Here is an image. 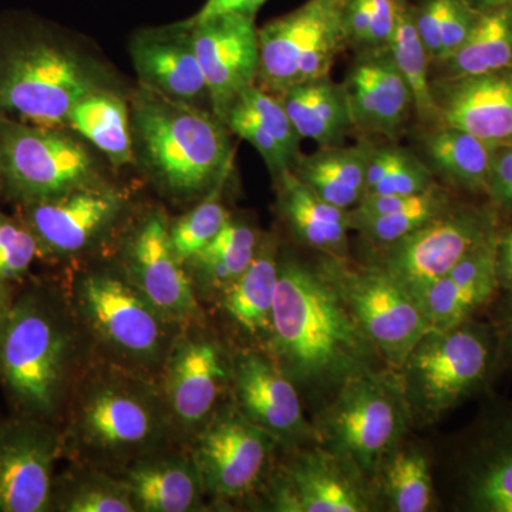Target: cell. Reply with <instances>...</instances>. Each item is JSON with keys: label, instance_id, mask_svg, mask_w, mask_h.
Returning a JSON list of instances; mask_svg holds the SVG:
<instances>
[{"label": "cell", "instance_id": "6da1fadb", "mask_svg": "<svg viewBox=\"0 0 512 512\" xmlns=\"http://www.w3.org/2000/svg\"><path fill=\"white\" fill-rule=\"evenodd\" d=\"M271 349L292 382L305 387H342L372 372L380 357L359 328L326 268L279 259L272 309Z\"/></svg>", "mask_w": 512, "mask_h": 512}, {"label": "cell", "instance_id": "7a4b0ae2", "mask_svg": "<svg viewBox=\"0 0 512 512\" xmlns=\"http://www.w3.org/2000/svg\"><path fill=\"white\" fill-rule=\"evenodd\" d=\"M119 90L113 70L76 37L26 13L0 18V116L66 127L74 104Z\"/></svg>", "mask_w": 512, "mask_h": 512}, {"label": "cell", "instance_id": "3957f363", "mask_svg": "<svg viewBox=\"0 0 512 512\" xmlns=\"http://www.w3.org/2000/svg\"><path fill=\"white\" fill-rule=\"evenodd\" d=\"M134 163L165 194L207 197L234 160L229 128L212 111L138 86L130 101Z\"/></svg>", "mask_w": 512, "mask_h": 512}, {"label": "cell", "instance_id": "277c9868", "mask_svg": "<svg viewBox=\"0 0 512 512\" xmlns=\"http://www.w3.org/2000/svg\"><path fill=\"white\" fill-rule=\"evenodd\" d=\"M42 289L13 301L0 330V383L19 413L50 421L62 402L72 338Z\"/></svg>", "mask_w": 512, "mask_h": 512}, {"label": "cell", "instance_id": "5b68a950", "mask_svg": "<svg viewBox=\"0 0 512 512\" xmlns=\"http://www.w3.org/2000/svg\"><path fill=\"white\" fill-rule=\"evenodd\" d=\"M409 420L402 377L372 370L340 387L318 427L325 450L369 474L392 453Z\"/></svg>", "mask_w": 512, "mask_h": 512}, {"label": "cell", "instance_id": "8992f818", "mask_svg": "<svg viewBox=\"0 0 512 512\" xmlns=\"http://www.w3.org/2000/svg\"><path fill=\"white\" fill-rule=\"evenodd\" d=\"M494 362L488 329L468 322L448 330H431L417 343L402 369L410 416L434 421L476 392Z\"/></svg>", "mask_w": 512, "mask_h": 512}, {"label": "cell", "instance_id": "52a82bcc", "mask_svg": "<svg viewBox=\"0 0 512 512\" xmlns=\"http://www.w3.org/2000/svg\"><path fill=\"white\" fill-rule=\"evenodd\" d=\"M100 174L92 153L64 127L0 116L3 195L19 205L101 184Z\"/></svg>", "mask_w": 512, "mask_h": 512}, {"label": "cell", "instance_id": "ba28073f", "mask_svg": "<svg viewBox=\"0 0 512 512\" xmlns=\"http://www.w3.org/2000/svg\"><path fill=\"white\" fill-rule=\"evenodd\" d=\"M348 0H308L259 28L256 84L274 96L298 84L330 76L348 49L343 12Z\"/></svg>", "mask_w": 512, "mask_h": 512}, {"label": "cell", "instance_id": "9c48e42d", "mask_svg": "<svg viewBox=\"0 0 512 512\" xmlns=\"http://www.w3.org/2000/svg\"><path fill=\"white\" fill-rule=\"evenodd\" d=\"M325 265L359 328L399 372L417 343L434 330L413 293L376 265L355 268L329 256Z\"/></svg>", "mask_w": 512, "mask_h": 512}, {"label": "cell", "instance_id": "30bf717a", "mask_svg": "<svg viewBox=\"0 0 512 512\" xmlns=\"http://www.w3.org/2000/svg\"><path fill=\"white\" fill-rule=\"evenodd\" d=\"M501 229L500 211L491 202L456 201L412 234L380 247L382 255L376 266L414 292L448 274Z\"/></svg>", "mask_w": 512, "mask_h": 512}, {"label": "cell", "instance_id": "8fae6325", "mask_svg": "<svg viewBox=\"0 0 512 512\" xmlns=\"http://www.w3.org/2000/svg\"><path fill=\"white\" fill-rule=\"evenodd\" d=\"M77 302L90 329L117 355L141 363L163 355L171 322L130 279L92 272L80 281Z\"/></svg>", "mask_w": 512, "mask_h": 512}, {"label": "cell", "instance_id": "7c38bea8", "mask_svg": "<svg viewBox=\"0 0 512 512\" xmlns=\"http://www.w3.org/2000/svg\"><path fill=\"white\" fill-rule=\"evenodd\" d=\"M161 430L156 399L144 387L119 377L90 384L74 413V436L106 457L137 453L154 443Z\"/></svg>", "mask_w": 512, "mask_h": 512}, {"label": "cell", "instance_id": "4fadbf2b", "mask_svg": "<svg viewBox=\"0 0 512 512\" xmlns=\"http://www.w3.org/2000/svg\"><path fill=\"white\" fill-rule=\"evenodd\" d=\"M62 448L47 420L22 413L0 419V512L53 507V473Z\"/></svg>", "mask_w": 512, "mask_h": 512}, {"label": "cell", "instance_id": "5bb4252c", "mask_svg": "<svg viewBox=\"0 0 512 512\" xmlns=\"http://www.w3.org/2000/svg\"><path fill=\"white\" fill-rule=\"evenodd\" d=\"M124 205L123 194L101 183L20 204L19 217L35 234L42 255L72 256L103 237L119 220Z\"/></svg>", "mask_w": 512, "mask_h": 512}, {"label": "cell", "instance_id": "9a60e30c", "mask_svg": "<svg viewBox=\"0 0 512 512\" xmlns=\"http://www.w3.org/2000/svg\"><path fill=\"white\" fill-rule=\"evenodd\" d=\"M187 22L194 33L212 113L224 121L239 94L258 80L259 28L255 16L231 13Z\"/></svg>", "mask_w": 512, "mask_h": 512}, {"label": "cell", "instance_id": "2e32d148", "mask_svg": "<svg viewBox=\"0 0 512 512\" xmlns=\"http://www.w3.org/2000/svg\"><path fill=\"white\" fill-rule=\"evenodd\" d=\"M272 439L239 410L215 417L192 458L204 488L225 498L249 493L264 473Z\"/></svg>", "mask_w": 512, "mask_h": 512}, {"label": "cell", "instance_id": "e0dca14e", "mask_svg": "<svg viewBox=\"0 0 512 512\" xmlns=\"http://www.w3.org/2000/svg\"><path fill=\"white\" fill-rule=\"evenodd\" d=\"M127 278L171 323H191L200 318L190 275L175 254L170 224L163 212L141 222L128 242Z\"/></svg>", "mask_w": 512, "mask_h": 512}, {"label": "cell", "instance_id": "ac0fdd59", "mask_svg": "<svg viewBox=\"0 0 512 512\" xmlns=\"http://www.w3.org/2000/svg\"><path fill=\"white\" fill-rule=\"evenodd\" d=\"M343 86L355 130L399 140L412 120L414 100L387 47L356 53Z\"/></svg>", "mask_w": 512, "mask_h": 512}, {"label": "cell", "instance_id": "d6986e66", "mask_svg": "<svg viewBox=\"0 0 512 512\" xmlns=\"http://www.w3.org/2000/svg\"><path fill=\"white\" fill-rule=\"evenodd\" d=\"M431 87L440 124L461 128L493 146H512V67L433 79Z\"/></svg>", "mask_w": 512, "mask_h": 512}, {"label": "cell", "instance_id": "ffe728a7", "mask_svg": "<svg viewBox=\"0 0 512 512\" xmlns=\"http://www.w3.org/2000/svg\"><path fill=\"white\" fill-rule=\"evenodd\" d=\"M360 471L328 450L303 454L276 484V511L365 512L369 497L359 483Z\"/></svg>", "mask_w": 512, "mask_h": 512}, {"label": "cell", "instance_id": "44dd1931", "mask_svg": "<svg viewBox=\"0 0 512 512\" xmlns=\"http://www.w3.org/2000/svg\"><path fill=\"white\" fill-rule=\"evenodd\" d=\"M130 55L141 86L197 106L208 99L194 33L187 20L140 30L131 39Z\"/></svg>", "mask_w": 512, "mask_h": 512}, {"label": "cell", "instance_id": "7402d4cb", "mask_svg": "<svg viewBox=\"0 0 512 512\" xmlns=\"http://www.w3.org/2000/svg\"><path fill=\"white\" fill-rule=\"evenodd\" d=\"M232 382L239 412L274 439H298L308 433L298 390L274 357L241 353Z\"/></svg>", "mask_w": 512, "mask_h": 512}, {"label": "cell", "instance_id": "603a6c76", "mask_svg": "<svg viewBox=\"0 0 512 512\" xmlns=\"http://www.w3.org/2000/svg\"><path fill=\"white\" fill-rule=\"evenodd\" d=\"M498 235L471 251L448 274L412 292L434 329L463 325L494 298L500 289Z\"/></svg>", "mask_w": 512, "mask_h": 512}, {"label": "cell", "instance_id": "cb8c5ba5", "mask_svg": "<svg viewBox=\"0 0 512 512\" xmlns=\"http://www.w3.org/2000/svg\"><path fill=\"white\" fill-rule=\"evenodd\" d=\"M227 379L221 348L204 336L175 343L168 357L165 397L175 419L194 426L210 416Z\"/></svg>", "mask_w": 512, "mask_h": 512}, {"label": "cell", "instance_id": "d4e9b609", "mask_svg": "<svg viewBox=\"0 0 512 512\" xmlns=\"http://www.w3.org/2000/svg\"><path fill=\"white\" fill-rule=\"evenodd\" d=\"M231 133L258 151L272 178L292 171L301 157L298 131L281 101L258 84L239 94L224 120Z\"/></svg>", "mask_w": 512, "mask_h": 512}, {"label": "cell", "instance_id": "484cf974", "mask_svg": "<svg viewBox=\"0 0 512 512\" xmlns=\"http://www.w3.org/2000/svg\"><path fill=\"white\" fill-rule=\"evenodd\" d=\"M274 183L278 210L295 237L329 258L348 259L350 211L320 198L293 171Z\"/></svg>", "mask_w": 512, "mask_h": 512}, {"label": "cell", "instance_id": "4316f807", "mask_svg": "<svg viewBox=\"0 0 512 512\" xmlns=\"http://www.w3.org/2000/svg\"><path fill=\"white\" fill-rule=\"evenodd\" d=\"M419 156L450 190L487 195L494 146L461 128L436 124L421 128Z\"/></svg>", "mask_w": 512, "mask_h": 512}, {"label": "cell", "instance_id": "83f0119b", "mask_svg": "<svg viewBox=\"0 0 512 512\" xmlns=\"http://www.w3.org/2000/svg\"><path fill=\"white\" fill-rule=\"evenodd\" d=\"M278 99L299 136L319 147L343 146L355 130L345 86L330 76L298 84Z\"/></svg>", "mask_w": 512, "mask_h": 512}, {"label": "cell", "instance_id": "f1b7e54d", "mask_svg": "<svg viewBox=\"0 0 512 512\" xmlns=\"http://www.w3.org/2000/svg\"><path fill=\"white\" fill-rule=\"evenodd\" d=\"M134 507L146 512L194 511L202 485L194 460L181 457L147 458L127 471Z\"/></svg>", "mask_w": 512, "mask_h": 512}, {"label": "cell", "instance_id": "f546056e", "mask_svg": "<svg viewBox=\"0 0 512 512\" xmlns=\"http://www.w3.org/2000/svg\"><path fill=\"white\" fill-rule=\"evenodd\" d=\"M367 153L365 140L356 146L319 147L301 154L293 174L323 200L352 210L366 194Z\"/></svg>", "mask_w": 512, "mask_h": 512}, {"label": "cell", "instance_id": "4dcf8cb0", "mask_svg": "<svg viewBox=\"0 0 512 512\" xmlns=\"http://www.w3.org/2000/svg\"><path fill=\"white\" fill-rule=\"evenodd\" d=\"M278 271L275 242H259L247 271L224 289L222 308L249 335H271Z\"/></svg>", "mask_w": 512, "mask_h": 512}, {"label": "cell", "instance_id": "1f68e13d", "mask_svg": "<svg viewBox=\"0 0 512 512\" xmlns=\"http://www.w3.org/2000/svg\"><path fill=\"white\" fill-rule=\"evenodd\" d=\"M66 127L86 138L116 167L134 163L130 104L119 90L84 97L70 110Z\"/></svg>", "mask_w": 512, "mask_h": 512}, {"label": "cell", "instance_id": "d6a6232c", "mask_svg": "<svg viewBox=\"0 0 512 512\" xmlns=\"http://www.w3.org/2000/svg\"><path fill=\"white\" fill-rule=\"evenodd\" d=\"M512 67V2L483 13L471 35L447 59L431 64V79H457Z\"/></svg>", "mask_w": 512, "mask_h": 512}, {"label": "cell", "instance_id": "836d02e7", "mask_svg": "<svg viewBox=\"0 0 512 512\" xmlns=\"http://www.w3.org/2000/svg\"><path fill=\"white\" fill-rule=\"evenodd\" d=\"M387 49L412 90L414 114L420 128L440 124L431 87V59L417 32L410 0H396L393 32Z\"/></svg>", "mask_w": 512, "mask_h": 512}, {"label": "cell", "instance_id": "e575fe53", "mask_svg": "<svg viewBox=\"0 0 512 512\" xmlns=\"http://www.w3.org/2000/svg\"><path fill=\"white\" fill-rule=\"evenodd\" d=\"M478 511L512 512V413L484 437L468 478Z\"/></svg>", "mask_w": 512, "mask_h": 512}, {"label": "cell", "instance_id": "d590c367", "mask_svg": "<svg viewBox=\"0 0 512 512\" xmlns=\"http://www.w3.org/2000/svg\"><path fill=\"white\" fill-rule=\"evenodd\" d=\"M363 140L367 153L366 194L414 195L439 183L429 165L410 148L392 140L386 143Z\"/></svg>", "mask_w": 512, "mask_h": 512}, {"label": "cell", "instance_id": "8d00e7d4", "mask_svg": "<svg viewBox=\"0 0 512 512\" xmlns=\"http://www.w3.org/2000/svg\"><path fill=\"white\" fill-rule=\"evenodd\" d=\"M412 5L414 23L431 64L460 49L483 16L468 0H416Z\"/></svg>", "mask_w": 512, "mask_h": 512}, {"label": "cell", "instance_id": "74e56055", "mask_svg": "<svg viewBox=\"0 0 512 512\" xmlns=\"http://www.w3.org/2000/svg\"><path fill=\"white\" fill-rule=\"evenodd\" d=\"M453 190L441 183L433 185L429 190L420 192L410 204L402 210L376 217H353L350 215L352 229L362 237L379 247L393 244L424 224L439 217L454 204Z\"/></svg>", "mask_w": 512, "mask_h": 512}, {"label": "cell", "instance_id": "f35d334b", "mask_svg": "<svg viewBox=\"0 0 512 512\" xmlns=\"http://www.w3.org/2000/svg\"><path fill=\"white\" fill-rule=\"evenodd\" d=\"M258 245L254 229L228 218L210 244L188 262L194 264L205 281L225 289L247 271Z\"/></svg>", "mask_w": 512, "mask_h": 512}, {"label": "cell", "instance_id": "ab89813d", "mask_svg": "<svg viewBox=\"0 0 512 512\" xmlns=\"http://www.w3.org/2000/svg\"><path fill=\"white\" fill-rule=\"evenodd\" d=\"M384 491L394 511L424 512L433 500L429 461L420 451H396L384 463Z\"/></svg>", "mask_w": 512, "mask_h": 512}, {"label": "cell", "instance_id": "60d3db41", "mask_svg": "<svg viewBox=\"0 0 512 512\" xmlns=\"http://www.w3.org/2000/svg\"><path fill=\"white\" fill-rule=\"evenodd\" d=\"M57 510L66 512H133V498L124 481L103 474L74 478L53 495Z\"/></svg>", "mask_w": 512, "mask_h": 512}, {"label": "cell", "instance_id": "b9f144b4", "mask_svg": "<svg viewBox=\"0 0 512 512\" xmlns=\"http://www.w3.org/2000/svg\"><path fill=\"white\" fill-rule=\"evenodd\" d=\"M396 0H348L343 12L346 43L356 53L389 45Z\"/></svg>", "mask_w": 512, "mask_h": 512}, {"label": "cell", "instance_id": "7bdbcfd3", "mask_svg": "<svg viewBox=\"0 0 512 512\" xmlns=\"http://www.w3.org/2000/svg\"><path fill=\"white\" fill-rule=\"evenodd\" d=\"M221 188L212 191L194 210L170 225L171 244L181 261H190L207 247L228 221V212L220 200Z\"/></svg>", "mask_w": 512, "mask_h": 512}, {"label": "cell", "instance_id": "ee69618b", "mask_svg": "<svg viewBox=\"0 0 512 512\" xmlns=\"http://www.w3.org/2000/svg\"><path fill=\"white\" fill-rule=\"evenodd\" d=\"M39 255L42 249L26 222L0 211V281H19Z\"/></svg>", "mask_w": 512, "mask_h": 512}, {"label": "cell", "instance_id": "f6af8a7d", "mask_svg": "<svg viewBox=\"0 0 512 512\" xmlns=\"http://www.w3.org/2000/svg\"><path fill=\"white\" fill-rule=\"evenodd\" d=\"M487 197L500 212L512 214V146H494Z\"/></svg>", "mask_w": 512, "mask_h": 512}, {"label": "cell", "instance_id": "bcb514c9", "mask_svg": "<svg viewBox=\"0 0 512 512\" xmlns=\"http://www.w3.org/2000/svg\"><path fill=\"white\" fill-rule=\"evenodd\" d=\"M268 0H207L197 15L190 18L191 22H202V20L215 18L220 15L256 16L258 10L265 5Z\"/></svg>", "mask_w": 512, "mask_h": 512}, {"label": "cell", "instance_id": "7dc6e473", "mask_svg": "<svg viewBox=\"0 0 512 512\" xmlns=\"http://www.w3.org/2000/svg\"><path fill=\"white\" fill-rule=\"evenodd\" d=\"M497 274L500 289H507L512 295V228H503L498 235Z\"/></svg>", "mask_w": 512, "mask_h": 512}, {"label": "cell", "instance_id": "c3c4849f", "mask_svg": "<svg viewBox=\"0 0 512 512\" xmlns=\"http://www.w3.org/2000/svg\"><path fill=\"white\" fill-rule=\"evenodd\" d=\"M12 305L13 299L12 295H10V286L6 282L0 281V330H2L6 318H8Z\"/></svg>", "mask_w": 512, "mask_h": 512}, {"label": "cell", "instance_id": "681fc988", "mask_svg": "<svg viewBox=\"0 0 512 512\" xmlns=\"http://www.w3.org/2000/svg\"><path fill=\"white\" fill-rule=\"evenodd\" d=\"M471 5L481 13L491 12V10L503 8V6L511 3L512 0H468Z\"/></svg>", "mask_w": 512, "mask_h": 512}, {"label": "cell", "instance_id": "f907efd6", "mask_svg": "<svg viewBox=\"0 0 512 512\" xmlns=\"http://www.w3.org/2000/svg\"><path fill=\"white\" fill-rule=\"evenodd\" d=\"M505 336H507V348L510 349V353L512 356V306L510 316H508L507 320V333H505Z\"/></svg>", "mask_w": 512, "mask_h": 512}, {"label": "cell", "instance_id": "816d5d0a", "mask_svg": "<svg viewBox=\"0 0 512 512\" xmlns=\"http://www.w3.org/2000/svg\"><path fill=\"white\" fill-rule=\"evenodd\" d=\"M0 195H3V184H2V178H0Z\"/></svg>", "mask_w": 512, "mask_h": 512}]
</instances>
